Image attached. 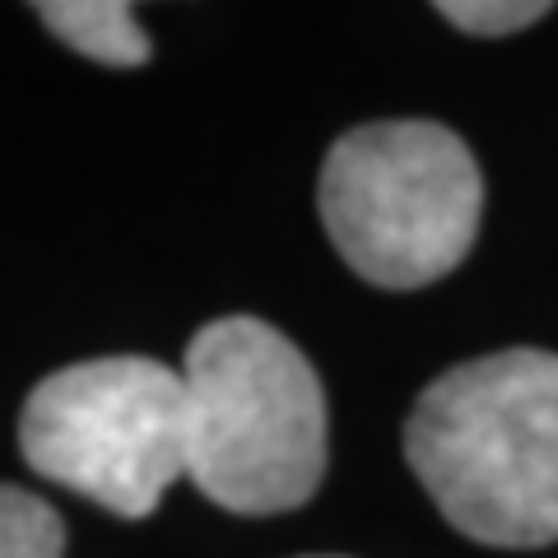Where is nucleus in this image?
Instances as JSON below:
<instances>
[{"mask_svg":"<svg viewBox=\"0 0 558 558\" xmlns=\"http://www.w3.org/2000/svg\"><path fill=\"white\" fill-rule=\"evenodd\" d=\"M418 484L461 535L498 549L558 539V354L502 349L428 381L405 424Z\"/></svg>","mask_w":558,"mask_h":558,"instance_id":"nucleus-1","label":"nucleus"},{"mask_svg":"<svg viewBox=\"0 0 558 558\" xmlns=\"http://www.w3.org/2000/svg\"><path fill=\"white\" fill-rule=\"evenodd\" d=\"M186 480L223 512L270 517L326 475V396L303 349L260 317L201 326L182 359Z\"/></svg>","mask_w":558,"mask_h":558,"instance_id":"nucleus-2","label":"nucleus"},{"mask_svg":"<svg viewBox=\"0 0 558 558\" xmlns=\"http://www.w3.org/2000/svg\"><path fill=\"white\" fill-rule=\"evenodd\" d=\"M322 223L344 266L377 289H424L475 247L484 182L438 121H368L326 154Z\"/></svg>","mask_w":558,"mask_h":558,"instance_id":"nucleus-3","label":"nucleus"},{"mask_svg":"<svg viewBox=\"0 0 558 558\" xmlns=\"http://www.w3.org/2000/svg\"><path fill=\"white\" fill-rule=\"evenodd\" d=\"M20 451L70 494L117 517H149L186 475L182 368L140 354L70 363L28 391Z\"/></svg>","mask_w":558,"mask_h":558,"instance_id":"nucleus-4","label":"nucleus"},{"mask_svg":"<svg viewBox=\"0 0 558 558\" xmlns=\"http://www.w3.org/2000/svg\"><path fill=\"white\" fill-rule=\"evenodd\" d=\"M38 20L65 47L102 65H145L154 51L126 0H47L38 5Z\"/></svg>","mask_w":558,"mask_h":558,"instance_id":"nucleus-5","label":"nucleus"},{"mask_svg":"<svg viewBox=\"0 0 558 558\" xmlns=\"http://www.w3.org/2000/svg\"><path fill=\"white\" fill-rule=\"evenodd\" d=\"M0 558H65V521L57 508L0 484Z\"/></svg>","mask_w":558,"mask_h":558,"instance_id":"nucleus-6","label":"nucleus"},{"mask_svg":"<svg viewBox=\"0 0 558 558\" xmlns=\"http://www.w3.org/2000/svg\"><path fill=\"white\" fill-rule=\"evenodd\" d=\"M438 14L465 33H480V38H502V33L545 20L549 5H539V0H442Z\"/></svg>","mask_w":558,"mask_h":558,"instance_id":"nucleus-7","label":"nucleus"}]
</instances>
